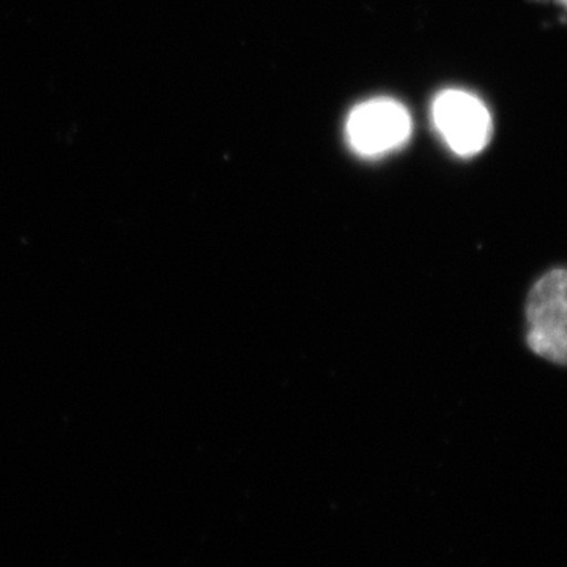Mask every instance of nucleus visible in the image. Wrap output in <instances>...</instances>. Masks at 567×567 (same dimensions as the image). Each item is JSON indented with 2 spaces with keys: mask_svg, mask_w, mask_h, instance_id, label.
Masks as SVG:
<instances>
[{
  "mask_svg": "<svg viewBox=\"0 0 567 567\" xmlns=\"http://www.w3.org/2000/svg\"><path fill=\"white\" fill-rule=\"evenodd\" d=\"M432 117L447 147L464 158L483 152L494 133L492 115L486 104L473 93L457 89L436 96Z\"/></svg>",
  "mask_w": 567,
  "mask_h": 567,
  "instance_id": "1",
  "label": "nucleus"
},
{
  "mask_svg": "<svg viewBox=\"0 0 567 567\" xmlns=\"http://www.w3.org/2000/svg\"><path fill=\"white\" fill-rule=\"evenodd\" d=\"M347 141L358 155L379 158L398 151L412 134V118L401 103L377 99L358 104L346 125Z\"/></svg>",
  "mask_w": 567,
  "mask_h": 567,
  "instance_id": "2",
  "label": "nucleus"
},
{
  "mask_svg": "<svg viewBox=\"0 0 567 567\" xmlns=\"http://www.w3.org/2000/svg\"><path fill=\"white\" fill-rule=\"evenodd\" d=\"M529 327L567 328V268L548 271L528 295Z\"/></svg>",
  "mask_w": 567,
  "mask_h": 567,
  "instance_id": "3",
  "label": "nucleus"
},
{
  "mask_svg": "<svg viewBox=\"0 0 567 567\" xmlns=\"http://www.w3.org/2000/svg\"><path fill=\"white\" fill-rule=\"evenodd\" d=\"M527 342L529 349L551 363L567 364V328L529 327Z\"/></svg>",
  "mask_w": 567,
  "mask_h": 567,
  "instance_id": "4",
  "label": "nucleus"
}]
</instances>
